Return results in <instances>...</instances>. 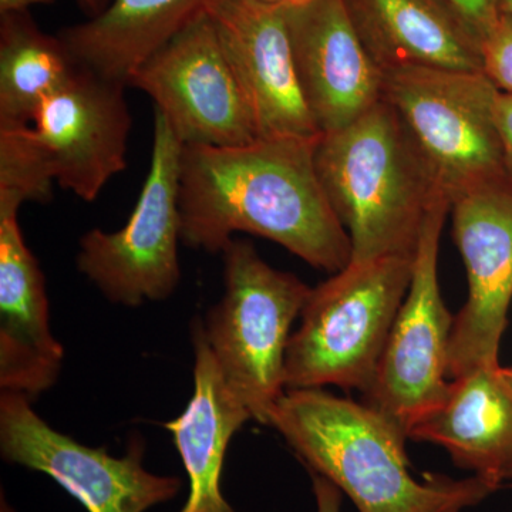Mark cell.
<instances>
[{
  "label": "cell",
  "instance_id": "1",
  "mask_svg": "<svg viewBox=\"0 0 512 512\" xmlns=\"http://www.w3.org/2000/svg\"><path fill=\"white\" fill-rule=\"evenodd\" d=\"M316 140L256 138L238 147L183 146V244L218 254L232 235L247 232L330 274L346 268L352 244L320 184L313 160Z\"/></svg>",
  "mask_w": 512,
  "mask_h": 512
},
{
  "label": "cell",
  "instance_id": "2",
  "mask_svg": "<svg viewBox=\"0 0 512 512\" xmlns=\"http://www.w3.org/2000/svg\"><path fill=\"white\" fill-rule=\"evenodd\" d=\"M269 426L309 473L348 495L359 512H466L500 485L487 478L410 473L407 437L365 403L325 389L286 390Z\"/></svg>",
  "mask_w": 512,
  "mask_h": 512
},
{
  "label": "cell",
  "instance_id": "3",
  "mask_svg": "<svg viewBox=\"0 0 512 512\" xmlns=\"http://www.w3.org/2000/svg\"><path fill=\"white\" fill-rule=\"evenodd\" d=\"M320 184L348 231L350 261L414 255L427 214L447 200L396 110L380 100L313 147Z\"/></svg>",
  "mask_w": 512,
  "mask_h": 512
},
{
  "label": "cell",
  "instance_id": "4",
  "mask_svg": "<svg viewBox=\"0 0 512 512\" xmlns=\"http://www.w3.org/2000/svg\"><path fill=\"white\" fill-rule=\"evenodd\" d=\"M414 255L350 261L312 288L286 350V390H369L409 291Z\"/></svg>",
  "mask_w": 512,
  "mask_h": 512
},
{
  "label": "cell",
  "instance_id": "5",
  "mask_svg": "<svg viewBox=\"0 0 512 512\" xmlns=\"http://www.w3.org/2000/svg\"><path fill=\"white\" fill-rule=\"evenodd\" d=\"M221 254L224 295L201 320L202 333L228 389L269 426L286 392L292 323L312 288L266 264L251 242L232 239Z\"/></svg>",
  "mask_w": 512,
  "mask_h": 512
},
{
  "label": "cell",
  "instance_id": "6",
  "mask_svg": "<svg viewBox=\"0 0 512 512\" xmlns=\"http://www.w3.org/2000/svg\"><path fill=\"white\" fill-rule=\"evenodd\" d=\"M382 90L450 204L507 175L500 92L483 72L402 67L383 72Z\"/></svg>",
  "mask_w": 512,
  "mask_h": 512
},
{
  "label": "cell",
  "instance_id": "7",
  "mask_svg": "<svg viewBox=\"0 0 512 512\" xmlns=\"http://www.w3.org/2000/svg\"><path fill=\"white\" fill-rule=\"evenodd\" d=\"M183 143L154 110L150 168L127 224L80 239L77 268L109 301L137 308L170 298L180 284V177Z\"/></svg>",
  "mask_w": 512,
  "mask_h": 512
},
{
  "label": "cell",
  "instance_id": "8",
  "mask_svg": "<svg viewBox=\"0 0 512 512\" xmlns=\"http://www.w3.org/2000/svg\"><path fill=\"white\" fill-rule=\"evenodd\" d=\"M451 204L441 200L424 220L414 255L413 276L375 379L363 403L393 424L404 437L423 414L446 396L448 353L454 316L441 296V231ZM409 439V437H407Z\"/></svg>",
  "mask_w": 512,
  "mask_h": 512
},
{
  "label": "cell",
  "instance_id": "9",
  "mask_svg": "<svg viewBox=\"0 0 512 512\" xmlns=\"http://www.w3.org/2000/svg\"><path fill=\"white\" fill-rule=\"evenodd\" d=\"M128 87L151 97L183 146L238 147L258 138L207 12L140 66Z\"/></svg>",
  "mask_w": 512,
  "mask_h": 512
},
{
  "label": "cell",
  "instance_id": "10",
  "mask_svg": "<svg viewBox=\"0 0 512 512\" xmlns=\"http://www.w3.org/2000/svg\"><path fill=\"white\" fill-rule=\"evenodd\" d=\"M20 393L0 394V451L12 464L52 477L89 512H146L181 490L180 478L144 468V444L133 440L124 457L83 446L49 426Z\"/></svg>",
  "mask_w": 512,
  "mask_h": 512
},
{
  "label": "cell",
  "instance_id": "11",
  "mask_svg": "<svg viewBox=\"0 0 512 512\" xmlns=\"http://www.w3.org/2000/svg\"><path fill=\"white\" fill-rule=\"evenodd\" d=\"M453 237L463 256L468 298L454 316L448 377L500 365L512 302V181L505 175L451 202Z\"/></svg>",
  "mask_w": 512,
  "mask_h": 512
},
{
  "label": "cell",
  "instance_id": "12",
  "mask_svg": "<svg viewBox=\"0 0 512 512\" xmlns=\"http://www.w3.org/2000/svg\"><path fill=\"white\" fill-rule=\"evenodd\" d=\"M124 89L80 67L33 121L55 167L57 185L83 201L96 200L111 178L126 170L133 117Z\"/></svg>",
  "mask_w": 512,
  "mask_h": 512
},
{
  "label": "cell",
  "instance_id": "13",
  "mask_svg": "<svg viewBox=\"0 0 512 512\" xmlns=\"http://www.w3.org/2000/svg\"><path fill=\"white\" fill-rule=\"evenodd\" d=\"M208 15L252 113L258 138L316 140L296 74L284 10L255 0H212Z\"/></svg>",
  "mask_w": 512,
  "mask_h": 512
},
{
  "label": "cell",
  "instance_id": "14",
  "mask_svg": "<svg viewBox=\"0 0 512 512\" xmlns=\"http://www.w3.org/2000/svg\"><path fill=\"white\" fill-rule=\"evenodd\" d=\"M303 99L320 133L349 126L382 100L383 72L342 0L284 10Z\"/></svg>",
  "mask_w": 512,
  "mask_h": 512
},
{
  "label": "cell",
  "instance_id": "15",
  "mask_svg": "<svg viewBox=\"0 0 512 512\" xmlns=\"http://www.w3.org/2000/svg\"><path fill=\"white\" fill-rule=\"evenodd\" d=\"M63 359V346L50 330L39 262L18 214H0V390L36 399L55 386Z\"/></svg>",
  "mask_w": 512,
  "mask_h": 512
},
{
  "label": "cell",
  "instance_id": "16",
  "mask_svg": "<svg viewBox=\"0 0 512 512\" xmlns=\"http://www.w3.org/2000/svg\"><path fill=\"white\" fill-rule=\"evenodd\" d=\"M409 439L436 444L474 476L512 481V379L481 366L454 377L439 404L410 427Z\"/></svg>",
  "mask_w": 512,
  "mask_h": 512
},
{
  "label": "cell",
  "instance_id": "17",
  "mask_svg": "<svg viewBox=\"0 0 512 512\" xmlns=\"http://www.w3.org/2000/svg\"><path fill=\"white\" fill-rule=\"evenodd\" d=\"M382 72L402 67L483 72L481 35L448 0H342Z\"/></svg>",
  "mask_w": 512,
  "mask_h": 512
},
{
  "label": "cell",
  "instance_id": "18",
  "mask_svg": "<svg viewBox=\"0 0 512 512\" xmlns=\"http://www.w3.org/2000/svg\"><path fill=\"white\" fill-rule=\"evenodd\" d=\"M191 338L194 394L185 412L165 424L190 480V497L180 512H235L222 495V468L229 441L252 416L222 379L200 319L192 322Z\"/></svg>",
  "mask_w": 512,
  "mask_h": 512
},
{
  "label": "cell",
  "instance_id": "19",
  "mask_svg": "<svg viewBox=\"0 0 512 512\" xmlns=\"http://www.w3.org/2000/svg\"><path fill=\"white\" fill-rule=\"evenodd\" d=\"M212 0H111L57 35L82 69L128 87L133 74L208 10Z\"/></svg>",
  "mask_w": 512,
  "mask_h": 512
},
{
  "label": "cell",
  "instance_id": "20",
  "mask_svg": "<svg viewBox=\"0 0 512 512\" xmlns=\"http://www.w3.org/2000/svg\"><path fill=\"white\" fill-rule=\"evenodd\" d=\"M79 70L60 36L43 32L29 9L0 13V130L33 126L42 104Z\"/></svg>",
  "mask_w": 512,
  "mask_h": 512
},
{
  "label": "cell",
  "instance_id": "21",
  "mask_svg": "<svg viewBox=\"0 0 512 512\" xmlns=\"http://www.w3.org/2000/svg\"><path fill=\"white\" fill-rule=\"evenodd\" d=\"M55 167L33 127L0 130V214L53 198Z\"/></svg>",
  "mask_w": 512,
  "mask_h": 512
},
{
  "label": "cell",
  "instance_id": "22",
  "mask_svg": "<svg viewBox=\"0 0 512 512\" xmlns=\"http://www.w3.org/2000/svg\"><path fill=\"white\" fill-rule=\"evenodd\" d=\"M483 73L498 92L512 94V16L500 13L481 37Z\"/></svg>",
  "mask_w": 512,
  "mask_h": 512
},
{
  "label": "cell",
  "instance_id": "23",
  "mask_svg": "<svg viewBox=\"0 0 512 512\" xmlns=\"http://www.w3.org/2000/svg\"><path fill=\"white\" fill-rule=\"evenodd\" d=\"M460 10L468 22L480 32L481 37L500 16V0H448Z\"/></svg>",
  "mask_w": 512,
  "mask_h": 512
},
{
  "label": "cell",
  "instance_id": "24",
  "mask_svg": "<svg viewBox=\"0 0 512 512\" xmlns=\"http://www.w3.org/2000/svg\"><path fill=\"white\" fill-rule=\"evenodd\" d=\"M497 121L503 141L505 174L512 181V94L498 93Z\"/></svg>",
  "mask_w": 512,
  "mask_h": 512
},
{
  "label": "cell",
  "instance_id": "25",
  "mask_svg": "<svg viewBox=\"0 0 512 512\" xmlns=\"http://www.w3.org/2000/svg\"><path fill=\"white\" fill-rule=\"evenodd\" d=\"M316 512H342L343 493L328 478L311 473Z\"/></svg>",
  "mask_w": 512,
  "mask_h": 512
},
{
  "label": "cell",
  "instance_id": "26",
  "mask_svg": "<svg viewBox=\"0 0 512 512\" xmlns=\"http://www.w3.org/2000/svg\"><path fill=\"white\" fill-rule=\"evenodd\" d=\"M52 2L53 0H0V13L10 12V10H28L33 5ZM76 2L86 13L87 18L92 19L104 12L111 0H76Z\"/></svg>",
  "mask_w": 512,
  "mask_h": 512
},
{
  "label": "cell",
  "instance_id": "27",
  "mask_svg": "<svg viewBox=\"0 0 512 512\" xmlns=\"http://www.w3.org/2000/svg\"><path fill=\"white\" fill-rule=\"evenodd\" d=\"M255 2L272 9L292 10L311 5L315 0H255Z\"/></svg>",
  "mask_w": 512,
  "mask_h": 512
},
{
  "label": "cell",
  "instance_id": "28",
  "mask_svg": "<svg viewBox=\"0 0 512 512\" xmlns=\"http://www.w3.org/2000/svg\"><path fill=\"white\" fill-rule=\"evenodd\" d=\"M500 13L512 16V0H500Z\"/></svg>",
  "mask_w": 512,
  "mask_h": 512
},
{
  "label": "cell",
  "instance_id": "29",
  "mask_svg": "<svg viewBox=\"0 0 512 512\" xmlns=\"http://www.w3.org/2000/svg\"><path fill=\"white\" fill-rule=\"evenodd\" d=\"M508 373H510L511 379H512V367H507Z\"/></svg>",
  "mask_w": 512,
  "mask_h": 512
}]
</instances>
